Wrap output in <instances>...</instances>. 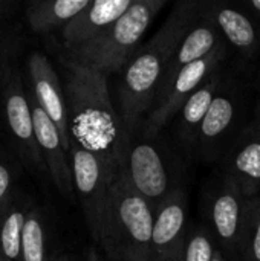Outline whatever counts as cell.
Returning a JSON list of instances; mask_svg holds the SVG:
<instances>
[{
	"label": "cell",
	"instance_id": "d6986e66",
	"mask_svg": "<svg viewBox=\"0 0 260 261\" xmlns=\"http://www.w3.org/2000/svg\"><path fill=\"white\" fill-rule=\"evenodd\" d=\"M29 211L11 200L0 213V252L5 261H20L21 239Z\"/></svg>",
	"mask_w": 260,
	"mask_h": 261
},
{
	"label": "cell",
	"instance_id": "7a4b0ae2",
	"mask_svg": "<svg viewBox=\"0 0 260 261\" xmlns=\"http://www.w3.org/2000/svg\"><path fill=\"white\" fill-rule=\"evenodd\" d=\"M199 18L198 2H179L153 37L136 49L118 86L120 116L130 138L152 110L167 67L179 44Z\"/></svg>",
	"mask_w": 260,
	"mask_h": 261
},
{
	"label": "cell",
	"instance_id": "5bb4252c",
	"mask_svg": "<svg viewBox=\"0 0 260 261\" xmlns=\"http://www.w3.org/2000/svg\"><path fill=\"white\" fill-rule=\"evenodd\" d=\"M199 15L211 21L221 37L241 54L250 57L260 46V28L238 6L221 2L199 3Z\"/></svg>",
	"mask_w": 260,
	"mask_h": 261
},
{
	"label": "cell",
	"instance_id": "4316f807",
	"mask_svg": "<svg viewBox=\"0 0 260 261\" xmlns=\"http://www.w3.org/2000/svg\"><path fill=\"white\" fill-rule=\"evenodd\" d=\"M87 261H104L98 257V254L95 252V249H89V254H87Z\"/></svg>",
	"mask_w": 260,
	"mask_h": 261
},
{
	"label": "cell",
	"instance_id": "52a82bcc",
	"mask_svg": "<svg viewBox=\"0 0 260 261\" xmlns=\"http://www.w3.org/2000/svg\"><path fill=\"white\" fill-rule=\"evenodd\" d=\"M224 57H225V44L221 43L207 57L190 63L176 76L173 84L156 98L144 124V135L147 139L155 138L172 118L178 116V113L188 101V98L205 83V80L210 75L216 72Z\"/></svg>",
	"mask_w": 260,
	"mask_h": 261
},
{
	"label": "cell",
	"instance_id": "3957f363",
	"mask_svg": "<svg viewBox=\"0 0 260 261\" xmlns=\"http://www.w3.org/2000/svg\"><path fill=\"white\" fill-rule=\"evenodd\" d=\"M153 211L118 171L103 214L98 245L113 261H150Z\"/></svg>",
	"mask_w": 260,
	"mask_h": 261
},
{
	"label": "cell",
	"instance_id": "ffe728a7",
	"mask_svg": "<svg viewBox=\"0 0 260 261\" xmlns=\"http://www.w3.org/2000/svg\"><path fill=\"white\" fill-rule=\"evenodd\" d=\"M239 252L247 261H260V196L247 199Z\"/></svg>",
	"mask_w": 260,
	"mask_h": 261
},
{
	"label": "cell",
	"instance_id": "ba28073f",
	"mask_svg": "<svg viewBox=\"0 0 260 261\" xmlns=\"http://www.w3.org/2000/svg\"><path fill=\"white\" fill-rule=\"evenodd\" d=\"M187 199L182 188L175 190L153 213L150 261H178L187 229Z\"/></svg>",
	"mask_w": 260,
	"mask_h": 261
},
{
	"label": "cell",
	"instance_id": "f546056e",
	"mask_svg": "<svg viewBox=\"0 0 260 261\" xmlns=\"http://www.w3.org/2000/svg\"><path fill=\"white\" fill-rule=\"evenodd\" d=\"M0 78H2V58H0Z\"/></svg>",
	"mask_w": 260,
	"mask_h": 261
},
{
	"label": "cell",
	"instance_id": "7c38bea8",
	"mask_svg": "<svg viewBox=\"0 0 260 261\" xmlns=\"http://www.w3.org/2000/svg\"><path fill=\"white\" fill-rule=\"evenodd\" d=\"M245 205L247 197L242 194L239 187L224 174L221 185L211 194L208 211L213 232L227 251L239 252Z\"/></svg>",
	"mask_w": 260,
	"mask_h": 261
},
{
	"label": "cell",
	"instance_id": "ac0fdd59",
	"mask_svg": "<svg viewBox=\"0 0 260 261\" xmlns=\"http://www.w3.org/2000/svg\"><path fill=\"white\" fill-rule=\"evenodd\" d=\"M90 0H43L34 2L26 9L29 26L46 34L55 29H63L74 17H77Z\"/></svg>",
	"mask_w": 260,
	"mask_h": 261
},
{
	"label": "cell",
	"instance_id": "5b68a950",
	"mask_svg": "<svg viewBox=\"0 0 260 261\" xmlns=\"http://www.w3.org/2000/svg\"><path fill=\"white\" fill-rule=\"evenodd\" d=\"M69 158L74 174L75 196L83 208L89 232L98 243L104 208L118 170L107 164L103 158L75 144H70Z\"/></svg>",
	"mask_w": 260,
	"mask_h": 261
},
{
	"label": "cell",
	"instance_id": "8992f818",
	"mask_svg": "<svg viewBox=\"0 0 260 261\" xmlns=\"http://www.w3.org/2000/svg\"><path fill=\"white\" fill-rule=\"evenodd\" d=\"M120 173L155 213L169 196L178 190L164 153L149 141L127 145L120 164Z\"/></svg>",
	"mask_w": 260,
	"mask_h": 261
},
{
	"label": "cell",
	"instance_id": "e0dca14e",
	"mask_svg": "<svg viewBox=\"0 0 260 261\" xmlns=\"http://www.w3.org/2000/svg\"><path fill=\"white\" fill-rule=\"evenodd\" d=\"M219 81V73L215 72L213 75H210L205 83L188 98V101L178 113V135L179 139L188 147H195L198 130L202 121L205 119V115L218 93Z\"/></svg>",
	"mask_w": 260,
	"mask_h": 261
},
{
	"label": "cell",
	"instance_id": "6da1fadb",
	"mask_svg": "<svg viewBox=\"0 0 260 261\" xmlns=\"http://www.w3.org/2000/svg\"><path fill=\"white\" fill-rule=\"evenodd\" d=\"M64 98L70 144L100 158L120 171L129 136L109 92L107 76L63 58Z\"/></svg>",
	"mask_w": 260,
	"mask_h": 261
},
{
	"label": "cell",
	"instance_id": "277c9868",
	"mask_svg": "<svg viewBox=\"0 0 260 261\" xmlns=\"http://www.w3.org/2000/svg\"><path fill=\"white\" fill-rule=\"evenodd\" d=\"M166 0H133L132 6L89 44L66 50V60L93 69L107 78L121 73Z\"/></svg>",
	"mask_w": 260,
	"mask_h": 261
},
{
	"label": "cell",
	"instance_id": "603a6c76",
	"mask_svg": "<svg viewBox=\"0 0 260 261\" xmlns=\"http://www.w3.org/2000/svg\"><path fill=\"white\" fill-rule=\"evenodd\" d=\"M11 191H12V171L6 164L0 162V213L11 202Z\"/></svg>",
	"mask_w": 260,
	"mask_h": 261
},
{
	"label": "cell",
	"instance_id": "4fadbf2b",
	"mask_svg": "<svg viewBox=\"0 0 260 261\" xmlns=\"http://www.w3.org/2000/svg\"><path fill=\"white\" fill-rule=\"evenodd\" d=\"M132 3L133 0H90L89 5L61 29L64 49L74 50L93 41L116 21Z\"/></svg>",
	"mask_w": 260,
	"mask_h": 261
},
{
	"label": "cell",
	"instance_id": "f1b7e54d",
	"mask_svg": "<svg viewBox=\"0 0 260 261\" xmlns=\"http://www.w3.org/2000/svg\"><path fill=\"white\" fill-rule=\"evenodd\" d=\"M5 6H6V5H5L3 2H0V9H2V8H5Z\"/></svg>",
	"mask_w": 260,
	"mask_h": 261
},
{
	"label": "cell",
	"instance_id": "44dd1931",
	"mask_svg": "<svg viewBox=\"0 0 260 261\" xmlns=\"http://www.w3.org/2000/svg\"><path fill=\"white\" fill-rule=\"evenodd\" d=\"M20 261H51L46 252V229L44 222L37 210H31L26 219Z\"/></svg>",
	"mask_w": 260,
	"mask_h": 261
},
{
	"label": "cell",
	"instance_id": "9a60e30c",
	"mask_svg": "<svg viewBox=\"0 0 260 261\" xmlns=\"http://www.w3.org/2000/svg\"><path fill=\"white\" fill-rule=\"evenodd\" d=\"M224 168L247 199L260 196V141L253 124L228 150Z\"/></svg>",
	"mask_w": 260,
	"mask_h": 261
},
{
	"label": "cell",
	"instance_id": "7402d4cb",
	"mask_svg": "<svg viewBox=\"0 0 260 261\" xmlns=\"http://www.w3.org/2000/svg\"><path fill=\"white\" fill-rule=\"evenodd\" d=\"M216 251L211 234L204 228L187 231L178 261H211Z\"/></svg>",
	"mask_w": 260,
	"mask_h": 261
},
{
	"label": "cell",
	"instance_id": "2e32d148",
	"mask_svg": "<svg viewBox=\"0 0 260 261\" xmlns=\"http://www.w3.org/2000/svg\"><path fill=\"white\" fill-rule=\"evenodd\" d=\"M236 115L238 106L234 98L227 92H218L198 130L195 147H199L205 154L215 153L233 127Z\"/></svg>",
	"mask_w": 260,
	"mask_h": 261
},
{
	"label": "cell",
	"instance_id": "83f0119b",
	"mask_svg": "<svg viewBox=\"0 0 260 261\" xmlns=\"http://www.w3.org/2000/svg\"><path fill=\"white\" fill-rule=\"evenodd\" d=\"M51 261H74L70 260V258H67V257H58V258H54V260Z\"/></svg>",
	"mask_w": 260,
	"mask_h": 261
},
{
	"label": "cell",
	"instance_id": "4dcf8cb0",
	"mask_svg": "<svg viewBox=\"0 0 260 261\" xmlns=\"http://www.w3.org/2000/svg\"><path fill=\"white\" fill-rule=\"evenodd\" d=\"M0 261H5V258H3V255H2V252H0Z\"/></svg>",
	"mask_w": 260,
	"mask_h": 261
},
{
	"label": "cell",
	"instance_id": "9c48e42d",
	"mask_svg": "<svg viewBox=\"0 0 260 261\" xmlns=\"http://www.w3.org/2000/svg\"><path fill=\"white\" fill-rule=\"evenodd\" d=\"M32 121L35 128V139L37 145L49 173L54 185L60 191L61 196L72 199L75 194L74 190V174L70 167V158L67 156L69 151L64 148L60 132L57 130L55 124L49 119V116L43 112V109L37 104L34 98L29 99Z\"/></svg>",
	"mask_w": 260,
	"mask_h": 261
},
{
	"label": "cell",
	"instance_id": "30bf717a",
	"mask_svg": "<svg viewBox=\"0 0 260 261\" xmlns=\"http://www.w3.org/2000/svg\"><path fill=\"white\" fill-rule=\"evenodd\" d=\"M28 69L34 87V99L55 124L57 130L60 132L64 148L69 151L70 133L63 84L60 83V78L51 61L40 52H35L29 57Z\"/></svg>",
	"mask_w": 260,
	"mask_h": 261
},
{
	"label": "cell",
	"instance_id": "d4e9b609",
	"mask_svg": "<svg viewBox=\"0 0 260 261\" xmlns=\"http://www.w3.org/2000/svg\"><path fill=\"white\" fill-rule=\"evenodd\" d=\"M253 125H254V128H256V133H257L260 141V99L257 101V106H256V110H254V121H253Z\"/></svg>",
	"mask_w": 260,
	"mask_h": 261
},
{
	"label": "cell",
	"instance_id": "484cf974",
	"mask_svg": "<svg viewBox=\"0 0 260 261\" xmlns=\"http://www.w3.org/2000/svg\"><path fill=\"white\" fill-rule=\"evenodd\" d=\"M211 261H227V257H225V254H224L221 249H218V248H216L215 255H213V260Z\"/></svg>",
	"mask_w": 260,
	"mask_h": 261
},
{
	"label": "cell",
	"instance_id": "cb8c5ba5",
	"mask_svg": "<svg viewBox=\"0 0 260 261\" xmlns=\"http://www.w3.org/2000/svg\"><path fill=\"white\" fill-rule=\"evenodd\" d=\"M236 6L241 11H244L260 28V0H244V2H238Z\"/></svg>",
	"mask_w": 260,
	"mask_h": 261
},
{
	"label": "cell",
	"instance_id": "8fae6325",
	"mask_svg": "<svg viewBox=\"0 0 260 261\" xmlns=\"http://www.w3.org/2000/svg\"><path fill=\"white\" fill-rule=\"evenodd\" d=\"M3 110L9 132L17 142L23 158L34 168H46L35 139L31 102L23 92L21 80L17 73L11 76L9 83L5 87Z\"/></svg>",
	"mask_w": 260,
	"mask_h": 261
}]
</instances>
